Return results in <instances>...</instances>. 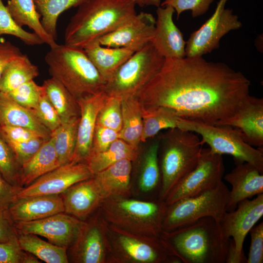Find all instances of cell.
Segmentation results:
<instances>
[{"label":"cell","instance_id":"6da1fadb","mask_svg":"<svg viewBox=\"0 0 263 263\" xmlns=\"http://www.w3.org/2000/svg\"><path fill=\"white\" fill-rule=\"evenodd\" d=\"M250 86L225 63L202 56L169 58L137 97L142 107H166L181 118L217 125L240 108Z\"/></svg>","mask_w":263,"mask_h":263},{"label":"cell","instance_id":"7a4b0ae2","mask_svg":"<svg viewBox=\"0 0 263 263\" xmlns=\"http://www.w3.org/2000/svg\"><path fill=\"white\" fill-rule=\"evenodd\" d=\"M161 236L184 263H225L231 242L223 235L219 222L211 217L162 231Z\"/></svg>","mask_w":263,"mask_h":263},{"label":"cell","instance_id":"3957f363","mask_svg":"<svg viewBox=\"0 0 263 263\" xmlns=\"http://www.w3.org/2000/svg\"><path fill=\"white\" fill-rule=\"evenodd\" d=\"M134 0H85L72 17L64 43L83 49L136 15Z\"/></svg>","mask_w":263,"mask_h":263},{"label":"cell","instance_id":"277c9868","mask_svg":"<svg viewBox=\"0 0 263 263\" xmlns=\"http://www.w3.org/2000/svg\"><path fill=\"white\" fill-rule=\"evenodd\" d=\"M52 77L77 100L104 90L107 83L83 49L65 44L50 48L45 56Z\"/></svg>","mask_w":263,"mask_h":263},{"label":"cell","instance_id":"5b68a950","mask_svg":"<svg viewBox=\"0 0 263 263\" xmlns=\"http://www.w3.org/2000/svg\"><path fill=\"white\" fill-rule=\"evenodd\" d=\"M100 207L103 219L110 226L139 236H161L167 208L164 201L112 197L105 199Z\"/></svg>","mask_w":263,"mask_h":263},{"label":"cell","instance_id":"8992f818","mask_svg":"<svg viewBox=\"0 0 263 263\" xmlns=\"http://www.w3.org/2000/svg\"><path fill=\"white\" fill-rule=\"evenodd\" d=\"M203 145L195 132L178 128L169 129L163 138H160L159 200L164 201L171 189L196 167Z\"/></svg>","mask_w":263,"mask_h":263},{"label":"cell","instance_id":"52a82bcc","mask_svg":"<svg viewBox=\"0 0 263 263\" xmlns=\"http://www.w3.org/2000/svg\"><path fill=\"white\" fill-rule=\"evenodd\" d=\"M177 128L200 135L213 153L228 154L235 164L248 163L263 173V149L253 147L243 138L239 131L226 125H215L180 117Z\"/></svg>","mask_w":263,"mask_h":263},{"label":"cell","instance_id":"ba28073f","mask_svg":"<svg viewBox=\"0 0 263 263\" xmlns=\"http://www.w3.org/2000/svg\"><path fill=\"white\" fill-rule=\"evenodd\" d=\"M165 59L152 42L149 43L118 68L103 91L108 96L121 99L137 96L161 68Z\"/></svg>","mask_w":263,"mask_h":263},{"label":"cell","instance_id":"9c48e42d","mask_svg":"<svg viewBox=\"0 0 263 263\" xmlns=\"http://www.w3.org/2000/svg\"><path fill=\"white\" fill-rule=\"evenodd\" d=\"M229 191L222 181L212 189L167 205L162 231H170L205 217H212L219 222L226 211Z\"/></svg>","mask_w":263,"mask_h":263},{"label":"cell","instance_id":"30bf717a","mask_svg":"<svg viewBox=\"0 0 263 263\" xmlns=\"http://www.w3.org/2000/svg\"><path fill=\"white\" fill-rule=\"evenodd\" d=\"M110 228L116 235L114 242H110L112 261L120 258L138 263H181L161 236L142 237L113 226Z\"/></svg>","mask_w":263,"mask_h":263},{"label":"cell","instance_id":"8fae6325","mask_svg":"<svg viewBox=\"0 0 263 263\" xmlns=\"http://www.w3.org/2000/svg\"><path fill=\"white\" fill-rule=\"evenodd\" d=\"M263 215V193L241 201L234 210L225 212L219 224L224 237L231 239L226 263H246L243 250L244 239Z\"/></svg>","mask_w":263,"mask_h":263},{"label":"cell","instance_id":"7c38bea8","mask_svg":"<svg viewBox=\"0 0 263 263\" xmlns=\"http://www.w3.org/2000/svg\"><path fill=\"white\" fill-rule=\"evenodd\" d=\"M224 172L222 155L213 153L209 148H203L196 167L171 189L164 201L169 205L212 189L223 181Z\"/></svg>","mask_w":263,"mask_h":263},{"label":"cell","instance_id":"4fadbf2b","mask_svg":"<svg viewBox=\"0 0 263 263\" xmlns=\"http://www.w3.org/2000/svg\"><path fill=\"white\" fill-rule=\"evenodd\" d=\"M228 0H220L212 15L190 36L186 45L188 57L202 56L219 48L220 39L228 32L238 30L242 23L233 10L225 8Z\"/></svg>","mask_w":263,"mask_h":263},{"label":"cell","instance_id":"5bb4252c","mask_svg":"<svg viewBox=\"0 0 263 263\" xmlns=\"http://www.w3.org/2000/svg\"><path fill=\"white\" fill-rule=\"evenodd\" d=\"M106 223L102 219L83 221L79 232L69 247L71 260L78 263H104L111 259V248Z\"/></svg>","mask_w":263,"mask_h":263},{"label":"cell","instance_id":"9a60e30c","mask_svg":"<svg viewBox=\"0 0 263 263\" xmlns=\"http://www.w3.org/2000/svg\"><path fill=\"white\" fill-rule=\"evenodd\" d=\"M84 221L64 212L30 222L13 223L18 234H32L55 245L68 248L75 241Z\"/></svg>","mask_w":263,"mask_h":263},{"label":"cell","instance_id":"2e32d148","mask_svg":"<svg viewBox=\"0 0 263 263\" xmlns=\"http://www.w3.org/2000/svg\"><path fill=\"white\" fill-rule=\"evenodd\" d=\"M93 176V174L86 163H70L60 166L29 185L20 188L17 198L61 194L75 184Z\"/></svg>","mask_w":263,"mask_h":263},{"label":"cell","instance_id":"e0dca14e","mask_svg":"<svg viewBox=\"0 0 263 263\" xmlns=\"http://www.w3.org/2000/svg\"><path fill=\"white\" fill-rule=\"evenodd\" d=\"M155 22L151 14L141 12L98 41L104 46L125 48L135 52L152 41Z\"/></svg>","mask_w":263,"mask_h":263},{"label":"cell","instance_id":"ac0fdd59","mask_svg":"<svg viewBox=\"0 0 263 263\" xmlns=\"http://www.w3.org/2000/svg\"><path fill=\"white\" fill-rule=\"evenodd\" d=\"M108 95L104 91L76 100L79 112L76 144L72 163H86L92 147L98 113Z\"/></svg>","mask_w":263,"mask_h":263},{"label":"cell","instance_id":"d6986e66","mask_svg":"<svg viewBox=\"0 0 263 263\" xmlns=\"http://www.w3.org/2000/svg\"><path fill=\"white\" fill-rule=\"evenodd\" d=\"M217 125L238 130L248 144L263 149V99L249 95L232 116Z\"/></svg>","mask_w":263,"mask_h":263},{"label":"cell","instance_id":"ffe728a7","mask_svg":"<svg viewBox=\"0 0 263 263\" xmlns=\"http://www.w3.org/2000/svg\"><path fill=\"white\" fill-rule=\"evenodd\" d=\"M174 12L173 8L169 5L159 6L156 10L157 19L151 42L157 52L165 58L186 56V42L173 20Z\"/></svg>","mask_w":263,"mask_h":263},{"label":"cell","instance_id":"44dd1931","mask_svg":"<svg viewBox=\"0 0 263 263\" xmlns=\"http://www.w3.org/2000/svg\"><path fill=\"white\" fill-rule=\"evenodd\" d=\"M64 212L84 221L105 200L93 176L72 185L61 194Z\"/></svg>","mask_w":263,"mask_h":263},{"label":"cell","instance_id":"7402d4cb","mask_svg":"<svg viewBox=\"0 0 263 263\" xmlns=\"http://www.w3.org/2000/svg\"><path fill=\"white\" fill-rule=\"evenodd\" d=\"M236 167L224 176L231 186L226 211L235 210L241 201L263 193V175L255 167L246 162Z\"/></svg>","mask_w":263,"mask_h":263},{"label":"cell","instance_id":"603a6c76","mask_svg":"<svg viewBox=\"0 0 263 263\" xmlns=\"http://www.w3.org/2000/svg\"><path fill=\"white\" fill-rule=\"evenodd\" d=\"M64 212L60 194L38 195L17 198L7 214L13 223L30 222Z\"/></svg>","mask_w":263,"mask_h":263},{"label":"cell","instance_id":"cb8c5ba5","mask_svg":"<svg viewBox=\"0 0 263 263\" xmlns=\"http://www.w3.org/2000/svg\"><path fill=\"white\" fill-rule=\"evenodd\" d=\"M132 162L120 160L94 174L105 199L112 197H129L131 194L130 180Z\"/></svg>","mask_w":263,"mask_h":263},{"label":"cell","instance_id":"d4e9b609","mask_svg":"<svg viewBox=\"0 0 263 263\" xmlns=\"http://www.w3.org/2000/svg\"><path fill=\"white\" fill-rule=\"evenodd\" d=\"M83 49L106 82L111 78L118 68L134 53L125 48L102 46L98 40L90 43Z\"/></svg>","mask_w":263,"mask_h":263},{"label":"cell","instance_id":"484cf974","mask_svg":"<svg viewBox=\"0 0 263 263\" xmlns=\"http://www.w3.org/2000/svg\"><path fill=\"white\" fill-rule=\"evenodd\" d=\"M59 166L53 140L50 136L44 141L33 156L20 167L19 186H27Z\"/></svg>","mask_w":263,"mask_h":263},{"label":"cell","instance_id":"4316f807","mask_svg":"<svg viewBox=\"0 0 263 263\" xmlns=\"http://www.w3.org/2000/svg\"><path fill=\"white\" fill-rule=\"evenodd\" d=\"M12 126L27 128L48 138L51 132L38 119L33 110L16 103L0 92V126Z\"/></svg>","mask_w":263,"mask_h":263},{"label":"cell","instance_id":"83f0119b","mask_svg":"<svg viewBox=\"0 0 263 263\" xmlns=\"http://www.w3.org/2000/svg\"><path fill=\"white\" fill-rule=\"evenodd\" d=\"M6 7L15 21L21 27L27 26L50 48L57 44L45 31L34 0H8Z\"/></svg>","mask_w":263,"mask_h":263},{"label":"cell","instance_id":"f1b7e54d","mask_svg":"<svg viewBox=\"0 0 263 263\" xmlns=\"http://www.w3.org/2000/svg\"><path fill=\"white\" fill-rule=\"evenodd\" d=\"M122 125L119 138L138 149L143 122L142 107L137 96L121 99Z\"/></svg>","mask_w":263,"mask_h":263},{"label":"cell","instance_id":"f546056e","mask_svg":"<svg viewBox=\"0 0 263 263\" xmlns=\"http://www.w3.org/2000/svg\"><path fill=\"white\" fill-rule=\"evenodd\" d=\"M42 86L45 94L57 112L62 124L80 116L76 100L58 81L51 77L45 80Z\"/></svg>","mask_w":263,"mask_h":263},{"label":"cell","instance_id":"4dcf8cb0","mask_svg":"<svg viewBox=\"0 0 263 263\" xmlns=\"http://www.w3.org/2000/svg\"><path fill=\"white\" fill-rule=\"evenodd\" d=\"M20 248L47 263H68V248L46 242L32 234H18Z\"/></svg>","mask_w":263,"mask_h":263},{"label":"cell","instance_id":"1f68e13d","mask_svg":"<svg viewBox=\"0 0 263 263\" xmlns=\"http://www.w3.org/2000/svg\"><path fill=\"white\" fill-rule=\"evenodd\" d=\"M138 156V149L118 138L106 150L91 153L86 163L94 175L120 160L134 161Z\"/></svg>","mask_w":263,"mask_h":263},{"label":"cell","instance_id":"d6a6232c","mask_svg":"<svg viewBox=\"0 0 263 263\" xmlns=\"http://www.w3.org/2000/svg\"><path fill=\"white\" fill-rule=\"evenodd\" d=\"M142 113L143 127L141 142L155 137L162 130L177 128L180 117L169 108L142 107Z\"/></svg>","mask_w":263,"mask_h":263},{"label":"cell","instance_id":"836d02e7","mask_svg":"<svg viewBox=\"0 0 263 263\" xmlns=\"http://www.w3.org/2000/svg\"><path fill=\"white\" fill-rule=\"evenodd\" d=\"M39 75L38 67L26 55L12 61L4 71L0 82V92L8 93Z\"/></svg>","mask_w":263,"mask_h":263},{"label":"cell","instance_id":"e575fe53","mask_svg":"<svg viewBox=\"0 0 263 263\" xmlns=\"http://www.w3.org/2000/svg\"><path fill=\"white\" fill-rule=\"evenodd\" d=\"M160 140V138L153 141L146 150L139 179V187L142 191L156 192L158 197L161 186L158 160Z\"/></svg>","mask_w":263,"mask_h":263},{"label":"cell","instance_id":"d590c367","mask_svg":"<svg viewBox=\"0 0 263 263\" xmlns=\"http://www.w3.org/2000/svg\"><path fill=\"white\" fill-rule=\"evenodd\" d=\"M79 116L62 124L51 133L60 166L71 162L75 152Z\"/></svg>","mask_w":263,"mask_h":263},{"label":"cell","instance_id":"8d00e7d4","mask_svg":"<svg viewBox=\"0 0 263 263\" xmlns=\"http://www.w3.org/2000/svg\"><path fill=\"white\" fill-rule=\"evenodd\" d=\"M85 0H34L40 16V22L47 33L56 41L59 15L72 7H78Z\"/></svg>","mask_w":263,"mask_h":263},{"label":"cell","instance_id":"74e56055","mask_svg":"<svg viewBox=\"0 0 263 263\" xmlns=\"http://www.w3.org/2000/svg\"><path fill=\"white\" fill-rule=\"evenodd\" d=\"M3 35L13 36L27 45L44 43L35 33L27 32L20 26L12 17L2 0H0V37Z\"/></svg>","mask_w":263,"mask_h":263},{"label":"cell","instance_id":"f35d334b","mask_svg":"<svg viewBox=\"0 0 263 263\" xmlns=\"http://www.w3.org/2000/svg\"><path fill=\"white\" fill-rule=\"evenodd\" d=\"M121 98L108 96L99 111L96 124L119 132L122 128Z\"/></svg>","mask_w":263,"mask_h":263},{"label":"cell","instance_id":"ab89813d","mask_svg":"<svg viewBox=\"0 0 263 263\" xmlns=\"http://www.w3.org/2000/svg\"><path fill=\"white\" fill-rule=\"evenodd\" d=\"M2 93L19 104L33 109L44 94V91L42 86L38 85L32 80L8 93Z\"/></svg>","mask_w":263,"mask_h":263},{"label":"cell","instance_id":"60d3db41","mask_svg":"<svg viewBox=\"0 0 263 263\" xmlns=\"http://www.w3.org/2000/svg\"><path fill=\"white\" fill-rule=\"evenodd\" d=\"M19 168L11 148L0 131V172L9 183L17 187H20Z\"/></svg>","mask_w":263,"mask_h":263},{"label":"cell","instance_id":"b9f144b4","mask_svg":"<svg viewBox=\"0 0 263 263\" xmlns=\"http://www.w3.org/2000/svg\"><path fill=\"white\" fill-rule=\"evenodd\" d=\"M33 110L39 121L51 132L56 130L62 124L57 112L45 92L37 106Z\"/></svg>","mask_w":263,"mask_h":263},{"label":"cell","instance_id":"7bdbcfd3","mask_svg":"<svg viewBox=\"0 0 263 263\" xmlns=\"http://www.w3.org/2000/svg\"><path fill=\"white\" fill-rule=\"evenodd\" d=\"M214 0H165L160 6L169 5L176 12L178 19L181 13L185 11H191L193 18L205 14Z\"/></svg>","mask_w":263,"mask_h":263},{"label":"cell","instance_id":"ee69618b","mask_svg":"<svg viewBox=\"0 0 263 263\" xmlns=\"http://www.w3.org/2000/svg\"><path fill=\"white\" fill-rule=\"evenodd\" d=\"M48 138L40 137L21 142L7 143L20 167L38 150Z\"/></svg>","mask_w":263,"mask_h":263},{"label":"cell","instance_id":"f6af8a7d","mask_svg":"<svg viewBox=\"0 0 263 263\" xmlns=\"http://www.w3.org/2000/svg\"><path fill=\"white\" fill-rule=\"evenodd\" d=\"M251 243L246 263L263 262V222L255 225L249 231Z\"/></svg>","mask_w":263,"mask_h":263},{"label":"cell","instance_id":"bcb514c9","mask_svg":"<svg viewBox=\"0 0 263 263\" xmlns=\"http://www.w3.org/2000/svg\"><path fill=\"white\" fill-rule=\"evenodd\" d=\"M118 138V132L96 124L91 153L106 150L114 141Z\"/></svg>","mask_w":263,"mask_h":263},{"label":"cell","instance_id":"7dc6e473","mask_svg":"<svg viewBox=\"0 0 263 263\" xmlns=\"http://www.w3.org/2000/svg\"><path fill=\"white\" fill-rule=\"evenodd\" d=\"M0 131L7 143L21 142L38 137H44L38 132L22 127L2 126H0Z\"/></svg>","mask_w":263,"mask_h":263},{"label":"cell","instance_id":"c3c4849f","mask_svg":"<svg viewBox=\"0 0 263 263\" xmlns=\"http://www.w3.org/2000/svg\"><path fill=\"white\" fill-rule=\"evenodd\" d=\"M26 254L18 241L0 243V263H24Z\"/></svg>","mask_w":263,"mask_h":263},{"label":"cell","instance_id":"681fc988","mask_svg":"<svg viewBox=\"0 0 263 263\" xmlns=\"http://www.w3.org/2000/svg\"><path fill=\"white\" fill-rule=\"evenodd\" d=\"M22 55L18 47L9 41L0 39V82L6 67Z\"/></svg>","mask_w":263,"mask_h":263},{"label":"cell","instance_id":"f907efd6","mask_svg":"<svg viewBox=\"0 0 263 263\" xmlns=\"http://www.w3.org/2000/svg\"><path fill=\"white\" fill-rule=\"evenodd\" d=\"M20 188L9 183L0 172V210L7 212L9 206L17 199Z\"/></svg>","mask_w":263,"mask_h":263},{"label":"cell","instance_id":"816d5d0a","mask_svg":"<svg viewBox=\"0 0 263 263\" xmlns=\"http://www.w3.org/2000/svg\"><path fill=\"white\" fill-rule=\"evenodd\" d=\"M18 241V233L7 212L0 210V243Z\"/></svg>","mask_w":263,"mask_h":263},{"label":"cell","instance_id":"f5cc1de1","mask_svg":"<svg viewBox=\"0 0 263 263\" xmlns=\"http://www.w3.org/2000/svg\"><path fill=\"white\" fill-rule=\"evenodd\" d=\"M136 4H137L141 7L145 6H148L149 0H134Z\"/></svg>","mask_w":263,"mask_h":263},{"label":"cell","instance_id":"db71d44e","mask_svg":"<svg viewBox=\"0 0 263 263\" xmlns=\"http://www.w3.org/2000/svg\"><path fill=\"white\" fill-rule=\"evenodd\" d=\"M161 0H149L148 5H152L158 7L160 6Z\"/></svg>","mask_w":263,"mask_h":263}]
</instances>
